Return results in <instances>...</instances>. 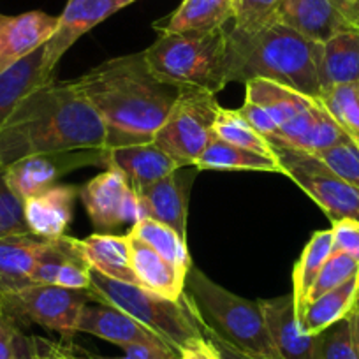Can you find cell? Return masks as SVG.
<instances>
[{
	"label": "cell",
	"mask_w": 359,
	"mask_h": 359,
	"mask_svg": "<svg viewBox=\"0 0 359 359\" xmlns=\"http://www.w3.org/2000/svg\"><path fill=\"white\" fill-rule=\"evenodd\" d=\"M34 338V359H88V355H81L69 348L67 345L53 344L44 338Z\"/></svg>",
	"instance_id": "42"
},
{
	"label": "cell",
	"mask_w": 359,
	"mask_h": 359,
	"mask_svg": "<svg viewBox=\"0 0 359 359\" xmlns=\"http://www.w3.org/2000/svg\"><path fill=\"white\" fill-rule=\"evenodd\" d=\"M194 165L199 171H206V169L208 171H261L284 175V169L277 158L264 157V155L233 147L215 136L212 137Z\"/></svg>",
	"instance_id": "29"
},
{
	"label": "cell",
	"mask_w": 359,
	"mask_h": 359,
	"mask_svg": "<svg viewBox=\"0 0 359 359\" xmlns=\"http://www.w3.org/2000/svg\"><path fill=\"white\" fill-rule=\"evenodd\" d=\"M58 29V16L44 11L0 15V72L43 48Z\"/></svg>",
	"instance_id": "15"
},
{
	"label": "cell",
	"mask_w": 359,
	"mask_h": 359,
	"mask_svg": "<svg viewBox=\"0 0 359 359\" xmlns=\"http://www.w3.org/2000/svg\"><path fill=\"white\" fill-rule=\"evenodd\" d=\"M271 147L284 169V175L319 205L331 222L341 219L359 220L358 189L341 180L317 155L280 143H271Z\"/></svg>",
	"instance_id": "9"
},
{
	"label": "cell",
	"mask_w": 359,
	"mask_h": 359,
	"mask_svg": "<svg viewBox=\"0 0 359 359\" xmlns=\"http://www.w3.org/2000/svg\"><path fill=\"white\" fill-rule=\"evenodd\" d=\"M199 169L196 165L180 168L158 180L150 187L137 192L147 219H155L175 229L180 236L187 240L189 198Z\"/></svg>",
	"instance_id": "13"
},
{
	"label": "cell",
	"mask_w": 359,
	"mask_h": 359,
	"mask_svg": "<svg viewBox=\"0 0 359 359\" xmlns=\"http://www.w3.org/2000/svg\"><path fill=\"white\" fill-rule=\"evenodd\" d=\"M180 359H220L219 352L208 338H199L180 351Z\"/></svg>",
	"instance_id": "43"
},
{
	"label": "cell",
	"mask_w": 359,
	"mask_h": 359,
	"mask_svg": "<svg viewBox=\"0 0 359 359\" xmlns=\"http://www.w3.org/2000/svg\"><path fill=\"white\" fill-rule=\"evenodd\" d=\"M0 359H34V338L22 333V326L0 312Z\"/></svg>",
	"instance_id": "38"
},
{
	"label": "cell",
	"mask_w": 359,
	"mask_h": 359,
	"mask_svg": "<svg viewBox=\"0 0 359 359\" xmlns=\"http://www.w3.org/2000/svg\"><path fill=\"white\" fill-rule=\"evenodd\" d=\"M236 2H238V0H234V4H236Z\"/></svg>",
	"instance_id": "48"
},
{
	"label": "cell",
	"mask_w": 359,
	"mask_h": 359,
	"mask_svg": "<svg viewBox=\"0 0 359 359\" xmlns=\"http://www.w3.org/2000/svg\"><path fill=\"white\" fill-rule=\"evenodd\" d=\"M317 157L330 165L341 180L359 191V144L352 137L320 151Z\"/></svg>",
	"instance_id": "37"
},
{
	"label": "cell",
	"mask_w": 359,
	"mask_h": 359,
	"mask_svg": "<svg viewBox=\"0 0 359 359\" xmlns=\"http://www.w3.org/2000/svg\"><path fill=\"white\" fill-rule=\"evenodd\" d=\"M81 185H53L23 201V217L30 234L41 240H58L71 226L74 203Z\"/></svg>",
	"instance_id": "18"
},
{
	"label": "cell",
	"mask_w": 359,
	"mask_h": 359,
	"mask_svg": "<svg viewBox=\"0 0 359 359\" xmlns=\"http://www.w3.org/2000/svg\"><path fill=\"white\" fill-rule=\"evenodd\" d=\"M355 310H358V316H359V299H358V303H355Z\"/></svg>",
	"instance_id": "46"
},
{
	"label": "cell",
	"mask_w": 359,
	"mask_h": 359,
	"mask_svg": "<svg viewBox=\"0 0 359 359\" xmlns=\"http://www.w3.org/2000/svg\"><path fill=\"white\" fill-rule=\"evenodd\" d=\"M220 104L215 94L198 88H182L154 143L164 150L180 168L194 165L213 137V123Z\"/></svg>",
	"instance_id": "7"
},
{
	"label": "cell",
	"mask_w": 359,
	"mask_h": 359,
	"mask_svg": "<svg viewBox=\"0 0 359 359\" xmlns=\"http://www.w3.org/2000/svg\"><path fill=\"white\" fill-rule=\"evenodd\" d=\"M320 104L351 137H359V83L333 86L320 95Z\"/></svg>",
	"instance_id": "34"
},
{
	"label": "cell",
	"mask_w": 359,
	"mask_h": 359,
	"mask_svg": "<svg viewBox=\"0 0 359 359\" xmlns=\"http://www.w3.org/2000/svg\"><path fill=\"white\" fill-rule=\"evenodd\" d=\"M334 252L351 255L359 262V220L341 219L331 226Z\"/></svg>",
	"instance_id": "40"
},
{
	"label": "cell",
	"mask_w": 359,
	"mask_h": 359,
	"mask_svg": "<svg viewBox=\"0 0 359 359\" xmlns=\"http://www.w3.org/2000/svg\"><path fill=\"white\" fill-rule=\"evenodd\" d=\"M83 259L92 269L115 280L136 284V273L130 264L129 236H115L111 233H94L85 240H78Z\"/></svg>",
	"instance_id": "25"
},
{
	"label": "cell",
	"mask_w": 359,
	"mask_h": 359,
	"mask_svg": "<svg viewBox=\"0 0 359 359\" xmlns=\"http://www.w3.org/2000/svg\"><path fill=\"white\" fill-rule=\"evenodd\" d=\"M205 337L208 338V340L213 344V347L217 348L220 359H254V358H250V355L243 354V352L236 351V348L231 347V345H227L226 341H222L219 337H215V334L205 333Z\"/></svg>",
	"instance_id": "44"
},
{
	"label": "cell",
	"mask_w": 359,
	"mask_h": 359,
	"mask_svg": "<svg viewBox=\"0 0 359 359\" xmlns=\"http://www.w3.org/2000/svg\"><path fill=\"white\" fill-rule=\"evenodd\" d=\"M50 247V240L34 234L0 238V294L32 285V271Z\"/></svg>",
	"instance_id": "21"
},
{
	"label": "cell",
	"mask_w": 359,
	"mask_h": 359,
	"mask_svg": "<svg viewBox=\"0 0 359 359\" xmlns=\"http://www.w3.org/2000/svg\"><path fill=\"white\" fill-rule=\"evenodd\" d=\"M108 168L122 171L129 180L133 191L137 194L180 169V165L154 141H147L111 148L108 155Z\"/></svg>",
	"instance_id": "20"
},
{
	"label": "cell",
	"mask_w": 359,
	"mask_h": 359,
	"mask_svg": "<svg viewBox=\"0 0 359 359\" xmlns=\"http://www.w3.org/2000/svg\"><path fill=\"white\" fill-rule=\"evenodd\" d=\"M358 278H359V275H358Z\"/></svg>",
	"instance_id": "49"
},
{
	"label": "cell",
	"mask_w": 359,
	"mask_h": 359,
	"mask_svg": "<svg viewBox=\"0 0 359 359\" xmlns=\"http://www.w3.org/2000/svg\"><path fill=\"white\" fill-rule=\"evenodd\" d=\"M127 236H129L130 245V264H133L134 273H136L141 287L157 292V294L172 299V302L182 298L187 273H184L182 269L165 261L144 241L130 236L129 233H127Z\"/></svg>",
	"instance_id": "23"
},
{
	"label": "cell",
	"mask_w": 359,
	"mask_h": 359,
	"mask_svg": "<svg viewBox=\"0 0 359 359\" xmlns=\"http://www.w3.org/2000/svg\"><path fill=\"white\" fill-rule=\"evenodd\" d=\"M245 101L264 109L278 129L316 102L289 86L268 79H250L245 83Z\"/></svg>",
	"instance_id": "28"
},
{
	"label": "cell",
	"mask_w": 359,
	"mask_h": 359,
	"mask_svg": "<svg viewBox=\"0 0 359 359\" xmlns=\"http://www.w3.org/2000/svg\"><path fill=\"white\" fill-rule=\"evenodd\" d=\"M4 169L6 165L0 162V238L30 234L23 217V201L9 189Z\"/></svg>",
	"instance_id": "36"
},
{
	"label": "cell",
	"mask_w": 359,
	"mask_h": 359,
	"mask_svg": "<svg viewBox=\"0 0 359 359\" xmlns=\"http://www.w3.org/2000/svg\"><path fill=\"white\" fill-rule=\"evenodd\" d=\"M358 299L359 278L354 277L340 287L306 303L299 317H296L299 330L305 334H320L338 320L345 319L354 310Z\"/></svg>",
	"instance_id": "27"
},
{
	"label": "cell",
	"mask_w": 359,
	"mask_h": 359,
	"mask_svg": "<svg viewBox=\"0 0 359 359\" xmlns=\"http://www.w3.org/2000/svg\"><path fill=\"white\" fill-rule=\"evenodd\" d=\"M94 302L85 289L34 284L20 291L0 294V312L15 319L20 326L39 324L57 331L64 340L78 333V320L86 303Z\"/></svg>",
	"instance_id": "8"
},
{
	"label": "cell",
	"mask_w": 359,
	"mask_h": 359,
	"mask_svg": "<svg viewBox=\"0 0 359 359\" xmlns=\"http://www.w3.org/2000/svg\"><path fill=\"white\" fill-rule=\"evenodd\" d=\"M111 150L109 129L90 102L67 83H46L20 102L0 129V162L50 151Z\"/></svg>",
	"instance_id": "2"
},
{
	"label": "cell",
	"mask_w": 359,
	"mask_h": 359,
	"mask_svg": "<svg viewBox=\"0 0 359 359\" xmlns=\"http://www.w3.org/2000/svg\"><path fill=\"white\" fill-rule=\"evenodd\" d=\"M359 275V262L352 259L351 255L341 254V252H333L326 264L323 266L320 273L317 275L316 282H313L312 289L309 292L306 303L313 302L319 296L326 294V292L333 291V289L340 287L341 284L348 282L351 278ZM305 303V305H306Z\"/></svg>",
	"instance_id": "35"
},
{
	"label": "cell",
	"mask_w": 359,
	"mask_h": 359,
	"mask_svg": "<svg viewBox=\"0 0 359 359\" xmlns=\"http://www.w3.org/2000/svg\"><path fill=\"white\" fill-rule=\"evenodd\" d=\"M234 0H184L165 18L154 23L158 34L210 32L226 29L227 22L234 20Z\"/></svg>",
	"instance_id": "22"
},
{
	"label": "cell",
	"mask_w": 359,
	"mask_h": 359,
	"mask_svg": "<svg viewBox=\"0 0 359 359\" xmlns=\"http://www.w3.org/2000/svg\"><path fill=\"white\" fill-rule=\"evenodd\" d=\"M317 359H359V316L352 310L319 334Z\"/></svg>",
	"instance_id": "33"
},
{
	"label": "cell",
	"mask_w": 359,
	"mask_h": 359,
	"mask_svg": "<svg viewBox=\"0 0 359 359\" xmlns=\"http://www.w3.org/2000/svg\"><path fill=\"white\" fill-rule=\"evenodd\" d=\"M280 0H238L234 29L254 30L273 22Z\"/></svg>",
	"instance_id": "39"
},
{
	"label": "cell",
	"mask_w": 359,
	"mask_h": 359,
	"mask_svg": "<svg viewBox=\"0 0 359 359\" xmlns=\"http://www.w3.org/2000/svg\"><path fill=\"white\" fill-rule=\"evenodd\" d=\"M345 16L352 29L359 30V0H345Z\"/></svg>",
	"instance_id": "45"
},
{
	"label": "cell",
	"mask_w": 359,
	"mask_h": 359,
	"mask_svg": "<svg viewBox=\"0 0 359 359\" xmlns=\"http://www.w3.org/2000/svg\"><path fill=\"white\" fill-rule=\"evenodd\" d=\"M109 150L102 148H83V150L50 151L23 157L6 165L4 175L9 189L22 201L39 194L41 191L57 185L58 180L67 172L88 165H108Z\"/></svg>",
	"instance_id": "11"
},
{
	"label": "cell",
	"mask_w": 359,
	"mask_h": 359,
	"mask_svg": "<svg viewBox=\"0 0 359 359\" xmlns=\"http://www.w3.org/2000/svg\"><path fill=\"white\" fill-rule=\"evenodd\" d=\"M71 83L108 126L111 148L154 141L182 94L151 71L143 51L109 58Z\"/></svg>",
	"instance_id": "1"
},
{
	"label": "cell",
	"mask_w": 359,
	"mask_h": 359,
	"mask_svg": "<svg viewBox=\"0 0 359 359\" xmlns=\"http://www.w3.org/2000/svg\"><path fill=\"white\" fill-rule=\"evenodd\" d=\"M76 331L97 337L122 348L130 345H168L134 317L115 306L97 302H90L83 306Z\"/></svg>",
	"instance_id": "17"
},
{
	"label": "cell",
	"mask_w": 359,
	"mask_h": 359,
	"mask_svg": "<svg viewBox=\"0 0 359 359\" xmlns=\"http://www.w3.org/2000/svg\"><path fill=\"white\" fill-rule=\"evenodd\" d=\"M352 140H354V141H355V143H358V144H359V137H352Z\"/></svg>",
	"instance_id": "47"
},
{
	"label": "cell",
	"mask_w": 359,
	"mask_h": 359,
	"mask_svg": "<svg viewBox=\"0 0 359 359\" xmlns=\"http://www.w3.org/2000/svg\"><path fill=\"white\" fill-rule=\"evenodd\" d=\"M79 199L97 233H111L123 226L133 227L147 219L140 196L133 191L126 175L115 168H108L81 185Z\"/></svg>",
	"instance_id": "10"
},
{
	"label": "cell",
	"mask_w": 359,
	"mask_h": 359,
	"mask_svg": "<svg viewBox=\"0 0 359 359\" xmlns=\"http://www.w3.org/2000/svg\"><path fill=\"white\" fill-rule=\"evenodd\" d=\"M323 44L278 22L227 30V83L268 79L320 101Z\"/></svg>",
	"instance_id": "3"
},
{
	"label": "cell",
	"mask_w": 359,
	"mask_h": 359,
	"mask_svg": "<svg viewBox=\"0 0 359 359\" xmlns=\"http://www.w3.org/2000/svg\"><path fill=\"white\" fill-rule=\"evenodd\" d=\"M143 53L158 78L182 88L217 95L227 85V29L158 34Z\"/></svg>",
	"instance_id": "5"
},
{
	"label": "cell",
	"mask_w": 359,
	"mask_h": 359,
	"mask_svg": "<svg viewBox=\"0 0 359 359\" xmlns=\"http://www.w3.org/2000/svg\"><path fill=\"white\" fill-rule=\"evenodd\" d=\"M213 136L233 147L243 148V150L254 151L264 157L277 158L271 143L264 136H261L238 109H226L220 106L215 123H213Z\"/></svg>",
	"instance_id": "32"
},
{
	"label": "cell",
	"mask_w": 359,
	"mask_h": 359,
	"mask_svg": "<svg viewBox=\"0 0 359 359\" xmlns=\"http://www.w3.org/2000/svg\"><path fill=\"white\" fill-rule=\"evenodd\" d=\"M323 94L333 86L359 83V30L348 29L323 43Z\"/></svg>",
	"instance_id": "26"
},
{
	"label": "cell",
	"mask_w": 359,
	"mask_h": 359,
	"mask_svg": "<svg viewBox=\"0 0 359 359\" xmlns=\"http://www.w3.org/2000/svg\"><path fill=\"white\" fill-rule=\"evenodd\" d=\"M259 306L282 359H317L319 334H305L299 330L292 294L259 299Z\"/></svg>",
	"instance_id": "19"
},
{
	"label": "cell",
	"mask_w": 359,
	"mask_h": 359,
	"mask_svg": "<svg viewBox=\"0 0 359 359\" xmlns=\"http://www.w3.org/2000/svg\"><path fill=\"white\" fill-rule=\"evenodd\" d=\"M50 81H53V72L44 67V46L0 72V129L23 99Z\"/></svg>",
	"instance_id": "24"
},
{
	"label": "cell",
	"mask_w": 359,
	"mask_h": 359,
	"mask_svg": "<svg viewBox=\"0 0 359 359\" xmlns=\"http://www.w3.org/2000/svg\"><path fill=\"white\" fill-rule=\"evenodd\" d=\"M88 292L94 302L111 305L134 317L178 354L194 340L205 338V330L196 319L185 296L172 302L141 285L106 277L97 269H90Z\"/></svg>",
	"instance_id": "6"
},
{
	"label": "cell",
	"mask_w": 359,
	"mask_h": 359,
	"mask_svg": "<svg viewBox=\"0 0 359 359\" xmlns=\"http://www.w3.org/2000/svg\"><path fill=\"white\" fill-rule=\"evenodd\" d=\"M130 236L144 241L148 247L154 248L158 255L187 273L192 266L191 255L187 250V241L180 236L175 229L155 219H143L134 224L129 231Z\"/></svg>",
	"instance_id": "31"
},
{
	"label": "cell",
	"mask_w": 359,
	"mask_h": 359,
	"mask_svg": "<svg viewBox=\"0 0 359 359\" xmlns=\"http://www.w3.org/2000/svg\"><path fill=\"white\" fill-rule=\"evenodd\" d=\"M348 137L351 136L327 113L320 101H316L282 126L278 133L268 141L317 155L334 144L344 143Z\"/></svg>",
	"instance_id": "16"
},
{
	"label": "cell",
	"mask_w": 359,
	"mask_h": 359,
	"mask_svg": "<svg viewBox=\"0 0 359 359\" xmlns=\"http://www.w3.org/2000/svg\"><path fill=\"white\" fill-rule=\"evenodd\" d=\"M333 233L331 229L316 231L309 243L303 248L294 269H292V299H294L296 317L305 309L306 298L316 282L317 275L320 273L323 266L333 254Z\"/></svg>",
	"instance_id": "30"
},
{
	"label": "cell",
	"mask_w": 359,
	"mask_h": 359,
	"mask_svg": "<svg viewBox=\"0 0 359 359\" xmlns=\"http://www.w3.org/2000/svg\"><path fill=\"white\" fill-rule=\"evenodd\" d=\"M134 2L137 0H67L57 32L44 44V67L53 72L76 41Z\"/></svg>",
	"instance_id": "12"
},
{
	"label": "cell",
	"mask_w": 359,
	"mask_h": 359,
	"mask_svg": "<svg viewBox=\"0 0 359 359\" xmlns=\"http://www.w3.org/2000/svg\"><path fill=\"white\" fill-rule=\"evenodd\" d=\"M184 296L205 333H212L254 359H282L269 337L259 302L227 291L194 264L185 275Z\"/></svg>",
	"instance_id": "4"
},
{
	"label": "cell",
	"mask_w": 359,
	"mask_h": 359,
	"mask_svg": "<svg viewBox=\"0 0 359 359\" xmlns=\"http://www.w3.org/2000/svg\"><path fill=\"white\" fill-rule=\"evenodd\" d=\"M88 359H180V354L168 345H130L123 348L122 355L102 358V355L86 354Z\"/></svg>",
	"instance_id": "41"
},
{
	"label": "cell",
	"mask_w": 359,
	"mask_h": 359,
	"mask_svg": "<svg viewBox=\"0 0 359 359\" xmlns=\"http://www.w3.org/2000/svg\"><path fill=\"white\" fill-rule=\"evenodd\" d=\"M273 22L320 44L352 29L345 16V0H280Z\"/></svg>",
	"instance_id": "14"
}]
</instances>
